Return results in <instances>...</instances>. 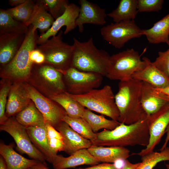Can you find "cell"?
<instances>
[{
    "mask_svg": "<svg viewBox=\"0 0 169 169\" xmlns=\"http://www.w3.org/2000/svg\"><path fill=\"white\" fill-rule=\"evenodd\" d=\"M41 0L55 20L64 13L66 6L69 4L66 0Z\"/></svg>",
    "mask_w": 169,
    "mask_h": 169,
    "instance_id": "e575fe53",
    "label": "cell"
},
{
    "mask_svg": "<svg viewBox=\"0 0 169 169\" xmlns=\"http://www.w3.org/2000/svg\"><path fill=\"white\" fill-rule=\"evenodd\" d=\"M37 69L39 75L51 87L54 93L66 92L63 73L48 64H38Z\"/></svg>",
    "mask_w": 169,
    "mask_h": 169,
    "instance_id": "d4e9b609",
    "label": "cell"
},
{
    "mask_svg": "<svg viewBox=\"0 0 169 169\" xmlns=\"http://www.w3.org/2000/svg\"><path fill=\"white\" fill-rule=\"evenodd\" d=\"M99 162L87 149H83L75 151L67 157L57 155L52 164L54 169H65L83 165L94 166Z\"/></svg>",
    "mask_w": 169,
    "mask_h": 169,
    "instance_id": "d6986e66",
    "label": "cell"
},
{
    "mask_svg": "<svg viewBox=\"0 0 169 169\" xmlns=\"http://www.w3.org/2000/svg\"><path fill=\"white\" fill-rule=\"evenodd\" d=\"M26 34H0V63L4 66L13 58L21 47Z\"/></svg>",
    "mask_w": 169,
    "mask_h": 169,
    "instance_id": "ac0fdd59",
    "label": "cell"
},
{
    "mask_svg": "<svg viewBox=\"0 0 169 169\" xmlns=\"http://www.w3.org/2000/svg\"><path fill=\"white\" fill-rule=\"evenodd\" d=\"M145 65L138 52L133 48L128 49L110 56L106 77L112 80H127L131 78L134 73L143 69Z\"/></svg>",
    "mask_w": 169,
    "mask_h": 169,
    "instance_id": "52a82bcc",
    "label": "cell"
},
{
    "mask_svg": "<svg viewBox=\"0 0 169 169\" xmlns=\"http://www.w3.org/2000/svg\"><path fill=\"white\" fill-rule=\"evenodd\" d=\"M24 84L28 96L42 115L45 123L55 128L67 115L65 110L57 103L45 97L33 87L27 83Z\"/></svg>",
    "mask_w": 169,
    "mask_h": 169,
    "instance_id": "8fae6325",
    "label": "cell"
},
{
    "mask_svg": "<svg viewBox=\"0 0 169 169\" xmlns=\"http://www.w3.org/2000/svg\"><path fill=\"white\" fill-rule=\"evenodd\" d=\"M71 67L79 71L98 74L106 76L110 56L105 50L99 49L94 44L92 38L80 42L74 38Z\"/></svg>",
    "mask_w": 169,
    "mask_h": 169,
    "instance_id": "3957f363",
    "label": "cell"
},
{
    "mask_svg": "<svg viewBox=\"0 0 169 169\" xmlns=\"http://www.w3.org/2000/svg\"><path fill=\"white\" fill-rule=\"evenodd\" d=\"M26 0H9L8 1V4L10 6H14V7L18 6L24 3Z\"/></svg>",
    "mask_w": 169,
    "mask_h": 169,
    "instance_id": "f6af8a7d",
    "label": "cell"
},
{
    "mask_svg": "<svg viewBox=\"0 0 169 169\" xmlns=\"http://www.w3.org/2000/svg\"><path fill=\"white\" fill-rule=\"evenodd\" d=\"M169 101V97L150 85L142 82L141 102L147 116L154 114Z\"/></svg>",
    "mask_w": 169,
    "mask_h": 169,
    "instance_id": "2e32d148",
    "label": "cell"
},
{
    "mask_svg": "<svg viewBox=\"0 0 169 169\" xmlns=\"http://www.w3.org/2000/svg\"><path fill=\"white\" fill-rule=\"evenodd\" d=\"M142 35L146 37L150 43H165L169 46V13L148 29H142Z\"/></svg>",
    "mask_w": 169,
    "mask_h": 169,
    "instance_id": "484cf974",
    "label": "cell"
},
{
    "mask_svg": "<svg viewBox=\"0 0 169 169\" xmlns=\"http://www.w3.org/2000/svg\"><path fill=\"white\" fill-rule=\"evenodd\" d=\"M34 9L29 21L26 25H31L34 30L38 29L40 35L47 32L52 26L54 19L48 12L44 5L41 0L35 1Z\"/></svg>",
    "mask_w": 169,
    "mask_h": 169,
    "instance_id": "cb8c5ba5",
    "label": "cell"
},
{
    "mask_svg": "<svg viewBox=\"0 0 169 169\" xmlns=\"http://www.w3.org/2000/svg\"><path fill=\"white\" fill-rule=\"evenodd\" d=\"M79 11L75 24L79 32L83 31L85 24L103 25L106 23L107 15L105 9L86 0H79Z\"/></svg>",
    "mask_w": 169,
    "mask_h": 169,
    "instance_id": "5bb4252c",
    "label": "cell"
},
{
    "mask_svg": "<svg viewBox=\"0 0 169 169\" xmlns=\"http://www.w3.org/2000/svg\"><path fill=\"white\" fill-rule=\"evenodd\" d=\"M163 0H137L138 12H158L163 7Z\"/></svg>",
    "mask_w": 169,
    "mask_h": 169,
    "instance_id": "d590c367",
    "label": "cell"
},
{
    "mask_svg": "<svg viewBox=\"0 0 169 169\" xmlns=\"http://www.w3.org/2000/svg\"><path fill=\"white\" fill-rule=\"evenodd\" d=\"M38 37L37 30H33L32 25H30L20 49L13 59L3 66V75L18 79H24L29 76L33 64L30 59V54L37 47Z\"/></svg>",
    "mask_w": 169,
    "mask_h": 169,
    "instance_id": "277c9868",
    "label": "cell"
},
{
    "mask_svg": "<svg viewBox=\"0 0 169 169\" xmlns=\"http://www.w3.org/2000/svg\"><path fill=\"white\" fill-rule=\"evenodd\" d=\"M63 33L59 31L37 47L44 55L45 63L62 73L71 67L74 51L73 45L63 41Z\"/></svg>",
    "mask_w": 169,
    "mask_h": 169,
    "instance_id": "8992f818",
    "label": "cell"
},
{
    "mask_svg": "<svg viewBox=\"0 0 169 169\" xmlns=\"http://www.w3.org/2000/svg\"><path fill=\"white\" fill-rule=\"evenodd\" d=\"M142 60L145 63L142 69L134 73L131 78L146 83L154 87L161 89L169 86V77L166 75L153 64L147 57Z\"/></svg>",
    "mask_w": 169,
    "mask_h": 169,
    "instance_id": "9a60e30c",
    "label": "cell"
},
{
    "mask_svg": "<svg viewBox=\"0 0 169 169\" xmlns=\"http://www.w3.org/2000/svg\"><path fill=\"white\" fill-rule=\"evenodd\" d=\"M165 133H166V138L163 146L160 150V151L163 150L167 146V144L169 141V124L168 125L166 130Z\"/></svg>",
    "mask_w": 169,
    "mask_h": 169,
    "instance_id": "bcb514c9",
    "label": "cell"
},
{
    "mask_svg": "<svg viewBox=\"0 0 169 169\" xmlns=\"http://www.w3.org/2000/svg\"><path fill=\"white\" fill-rule=\"evenodd\" d=\"M67 94L84 108L118 121L119 113L116 106L115 95L111 87L108 85L100 89H93L80 95Z\"/></svg>",
    "mask_w": 169,
    "mask_h": 169,
    "instance_id": "5b68a950",
    "label": "cell"
},
{
    "mask_svg": "<svg viewBox=\"0 0 169 169\" xmlns=\"http://www.w3.org/2000/svg\"><path fill=\"white\" fill-rule=\"evenodd\" d=\"M0 169H7L5 161L1 156L0 157Z\"/></svg>",
    "mask_w": 169,
    "mask_h": 169,
    "instance_id": "c3c4849f",
    "label": "cell"
},
{
    "mask_svg": "<svg viewBox=\"0 0 169 169\" xmlns=\"http://www.w3.org/2000/svg\"><path fill=\"white\" fill-rule=\"evenodd\" d=\"M26 129L32 143L42 154L45 160L52 164L57 154L54 153L49 146L45 123Z\"/></svg>",
    "mask_w": 169,
    "mask_h": 169,
    "instance_id": "44dd1931",
    "label": "cell"
},
{
    "mask_svg": "<svg viewBox=\"0 0 169 169\" xmlns=\"http://www.w3.org/2000/svg\"><path fill=\"white\" fill-rule=\"evenodd\" d=\"M76 169H118L114 164L104 163L92 166L85 168H79Z\"/></svg>",
    "mask_w": 169,
    "mask_h": 169,
    "instance_id": "60d3db41",
    "label": "cell"
},
{
    "mask_svg": "<svg viewBox=\"0 0 169 169\" xmlns=\"http://www.w3.org/2000/svg\"><path fill=\"white\" fill-rule=\"evenodd\" d=\"M0 154L6 163L7 169H28L38 161L27 159L17 153L12 144H0Z\"/></svg>",
    "mask_w": 169,
    "mask_h": 169,
    "instance_id": "603a6c76",
    "label": "cell"
},
{
    "mask_svg": "<svg viewBox=\"0 0 169 169\" xmlns=\"http://www.w3.org/2000/svg\"><path fill=\"white\" fill-rule=\"evenodd\" d=\"M147 118L130 125L120 123L113 130L104 129L96 133L95 139L91 142L92 145L103 146L139 145L146 147L150 137Z\"/></svg>",
    "mask_w": 169,
    "mask_h": 169,
    "instance_id": "6da1fadb",
    "label": "cell"
},
{
    "mask_svg": "<svg viewBox=\"0 0 169 169\" xmlns=\"http://www.w3.org/2000/svg\"><path fill=\"white\" fill-rule=\"evenodd\" d=\"M166 166L167 169H169V163L166 164Z\"/></svg>",
    "mask_w": 169,
    "mask_h": 169,
    "instance_id": "681fc988",
    "label": "cell"
},
{
    "mask_svg": "<svg viewBox=\"0 0 169 169\" xmlns=\"http://www.w3.org/2000/svg\"><path fill=\"white\" fill-rule=\"evenodd\" d=\"M141 164V162L132 163L127 160L125 161V165L122 169H135Z\"/></svg>",
    "mask_w": 169,
    "mask_h": 169,
    "instance_id": "b9f144b4",
    "label": "cell"
},
{
    "mask_svg": "<svg viewBox=\"0 0 169 169\" xmlns=\"http://www.w3.org/2000/svg\"><path fill=\"white\" fill-rule=\"evenodd\" d=\"M142 29L134 20L112 23L100 29L103 39L115 48L120 49L130 40L142 35Z\"/></svg>",
    "mask_w": 169,
    "mask_h": 169,
    "instance_id": "9c48e42d",
    "label": "cell"
},
{
    "mask_svg": "<svg viewBox=\"0 0 169 169\" xmlns=\"http://www.w3.org/2000/svg\"><path fill=\"white\" fill-rule=\"evenodd\" d=\"M29 26L16 20L10 16L6 10L0 9V34L16 33L26 34Z\"/></svg>",
    "mask_w": 169,
    "mask_h": 169,
    "instance_id": "4dcf8cb0",
    "label": "cell"
},
{
    "mask_svg": "<svg viewBox=\"0 0 169 169\" xmlns=\"http://www.w3.org/2000/svg\"><path fill=\"white\" fill-rule=\"evenodd\" d=\"M87 149L100 162L114 163L118 159L127 160L130 156V150L124 147H105L92 145Z\"/></svg>",
    "mask_w": 169,
    "mask_h": 169,
    "instance_id": "7402d4cb",
    "label": "cell"
},
{
    "mask_svg": "<svg viewBox=\"0 0 169 169\" xmlns=\"http://www.w3.org/2000/svg\"><path fill=\"white\" fill-rule=\"evenodd\" d=\"M152 62L158 69L169 77V46L166 50L159 51L158 56Z\"/></svg>",
    "mask_w": 169,
    "mask_h": 169,
    "instance_id": "8d00e7d4",
    "label": "cell"
},
{
    "mask_svg": "<svg viewBox=\"0 0 169 169\" xmlns=\"http://www.w3.org/2000/svg\"><path fill=\"white\" fill-rule=\"evenodd\" d=\"M150 140L145 148L136 154L142 156L153 151L160 141L169 124V101L154 114L147 116Z\"/></svg>",
    "mask_w": 169,
    "mask_h": 169,
    "instance_id": "7c38bea8",
    "label": "cell"
},
{
    "mask_svg": "<svg viewBox=\"0 0 169 169\" xmlns=\"http://www.w3.org/2000/svg\"><path fill=\"white\" fill-rule=\"evenodd\" d=\"M62 120L83 137L91 142L95 139L96 133L93 131L89 124L82 118H73L66 115L63 117Z\"/></svg>",
    "mask_w": 169,
    "mask_h": 169,
    "instance_id": "1f68e13d",
    "label": "cell"
},
{
    "mask_svg": "<svg viewBox=\"0 0 169 169\" xmlns=\"http://www.w3.org/2000/svg\"><path fill=\"white\" fill-rule=\"evenodd\" d=\"M11 87L8 85L4 86L0 91V123H2L8 118L5 115V109L6 106L7 98Z\"/></svg>",
    "mask_w": 169,
    "mask_h": 169,
    "instance_id": "74e56055",
    "label": "cell"
},
{
    "mask_svg": "<svg viewBox=\"0 0 169 169\" xmlns=\"http://www.w3.org/2000/svg\"><path fill=\"white\" fill-rule=\"evenodd\" d=\"M28 169H49L45 164L42 162L38 161L36 164Z\"/></svg>",
    "mask_w": 169,
    "mask_h": 169,
    "instance_id": "ee69618b",
    "label": "cell"
},
{
    "mask_svg": "<svg viewBox=\"0 0 169 169\" xmlns=\"http://www.w3.org/2000/svg\"><path fill=\"white\" fill-rule=\"evenodd\" d=\"M79 11V6L74 3H69L66 6L64 13L55 20L52 26L46 33L38 36L37 44L45 42L51 37L56 36L61 28L65 26V34L74 29L77 27L75 21Z\"/></svg>",
    "mask_w": 169,
    "mask_h": 169,
    "instance_id": "4fadbf2b",
    "label": "cell"
},
{
    "mask_svg": "<svg viewBox=\"0 0 169 169\" xmlns=\"http://www.w3.org/2000/svg\"><path fill=\"white\" fill-rule=\"evenodd\" d=\"M55 128L63 137L64 151L70 155L79 150L87 149L92 145L91 141L82 136L63 121Z\"/></svg>",
    "mask_w": 169,
    "mask_h": 169,
    "instance_id": "e0dca14e",
    "label": "cell"
},
{
    "mask_svg": "<svg viewBox=\"0 0 169 169\" xmlns=\"http://www.w3.org/2000/svg\"><path fill=\"white\" fill-rule=\"evenodd\" d=\"M68 93L74 95L86 94L101 85L103 76L98 74L84 72L71 67L62 72Z\"/></svg>",
    "mask_w": 169,
    "mask_h": 169,
    "instance_id": "ba28073f",
    "label": "cell"
},
{
    "mask_svg": "<svg viewBox=\"0 0 169 169\" xmlns=\"http://www.w3.org/2000/svg\"><path fill=\"white\" fill-rule=\"evenodd\" d=\"M45 123L48 138H56L63 139V137L60 132L50 125L47 123Z\"/></svg>",
    "mask_w": 169,
    "mask_h": 169,
    "instance_id": "ab89813d",
    "label": "cell"
},
{
    "mask_svg": "<svg viewBox=\"0 0 169 169\" xmlns=\"http://www.w3.org/2000/svg\"><path fill=\"white\" fill-rule=\"evenodd\" d=\"M82 118L88 123L95 133L101 129L113 130L120 124L118 121L109 120L103 115H96L86 108Z\"/></svg>",
    "mask_w": 169,
    "mask_h": 169,
    "instance_id": "f546056e",
    "label": "cell"
},
{
    "mask_svg": "<svg viewBox=\"0 0 169 169\" xmlns=\"http://www.w3.org/2000/svg\"><path fill=\"white\" fill-rule=\"evenodd\" d=\"M138 12L137 0H120L117 7L107 15L117 23L134 20Z\"/></svg>",
    "mask_w": 169,
    "mask_h": 169,
    "instance_id": "4316f807",
    "label": "cell"
},
{
    "mask_svg": "<svg viewBox=\"0 0 169 169\" xmlns=\"http://www.w3.org/2000/svg\"><path fill=\"white\" fill-rule=\"evenodd\" d=\"M0 129L12 136L20 152L33 159L46 164L44 157L32 143L26 128L19 124L15 118H8L0 124Z\"/></svg>",
    "mask_w": 169,
    "mask_h": 169,
    "instance_id": "30bf717a",
    "label": "cell"
},
{
    "mask_svg": "<svg viewBox=\"0 0 169 169\" xmlns=\"http://www.w3.org/2000/svg\"><path fill=\"white\" fill-rule=\"evenodd\" d=\"M15 118L19 124L26 128L45 123L42 115L35 105L31 103L18 113Z\"/></svg>",
    "mask_w": 169,
    "mask_h": 169,
    "instance_id": "f1b7e54d",
    "label": "cell"
},
{
    "mask_svg": "<svg viewBox=\"0 0 169 169\" xmlns=\"http://www.w3.org/2000/svg\"><path fill=\"white\" fill-rule=\"evenodd\" d=\"M35 5V1L32 0H26L22 4L8 8L6 10L14 19L26 25L32 17Z\"/></svg>",
    "mask_w": 169,
    "mask_h": 169,
    "instance_id": "d6a6232c",
    "label": "cell"
},
{
    "mask_svg": "<svg viewBox=\"0 0 169 169\" xmlns=\"http://www.w3.org/2000/svg\"><path fill=\"white\" fill-rule=\"evenodd\" d=\"M50 97L52 100L64 109L69 117L73 118H82L85 108L69 96L66 92L53 94Z\"/></svg>",
    "mask_w": 169,
    "mask_h": 169,
    "instance_id": "83f0119b",
    "label": "cell"
},
{
    "mask_svg": "<svg viewBox=\"0 0 169 169\" xmlns=\"http://www.w3.org/2000/svg\"><path fill=\"white\" fill-rule=\"evenodd\" d=\"M142 84L132 78L119 82L115 97L120 123L130 125L147 118L141 102Z\"/></svg>",
    "mask_w": 169,
    "mask_h": 169,
    "instance_id": "7a4b0ae2",
    "label": "cell"
},
{
    "mask_svg": "<svg viewBox=\"0 0 169 169\" xmlns=\"http://www.w3.org/2000/svg\"><path fill=\"white\" fill-rule=\"evenodd\" d=\"M49 146L52 150L57 154L58 151H64V144L63 139L56 138H48Z\"/></svg>",
    "mask_w": 169,
    "mask_h": 169,
    "instance_id": "f35d334b",
    "label": "cell"
},
{
    "mask_svg": "<svg viewBox=\"0 0 169 169\" xmlns=\"http://www.w3.org/2000/svg\"><path fill=\"white\" fill-rule=\"evenodd\" d=\"M141 164L135 169H153L159 162L169 161V146L159 152H152L141 156Z\"/></svg>",
    "mask_w": 169,
    "mask_h": 169,
    "instance_id": "836d02e7",
    "label": "cell"
},
{
    "mask_svg": "<svg viewBox=\"0 0 169 169\" xmlns=\"http://www.w3.org/2000/svg\"><path fill=\"white\" fill-rule=\"evenodd\" d=\"M156 89L159 91L164 93L169 97V86L163 88Z\"/></svg>",
    "mask_w": 169,
    "mask_h": 169,
    "instance_id": "7dc6e473",
    "label": "cell"
},
{
    "mask_svg": "<svg viewBox=\"0 0 169 169\" xmlns=\"http://www.w3.org/2000/svg\"><path fill=\"white\" fill-rule=\"evenodd\" d=\"M41 53V52L37 48L31 51L30 54V58L33 63Z\"/></svg>",
    "mask_w": 169,
    "mask_h": 169,
    "instance_id": "7bdbcfd3",
    "label": "cell"
},
{
    "mask_svg": "<svg viewBox=\"0 0 169 169\" xmlns=\"http://www.w3.org/2000/svg\"><path fill=\"white\" fill-rule=\"evenodd\" d=\"M30 100L24 84L14 83L11 87L6 104L5 115L8 118L18 113L30 103Z\"/></svg>",
    "mask_w": 169,
    "mask_h": 169,
    "instance_id": "ffe728a7",
    "label": "cell"
}]
</instances>
